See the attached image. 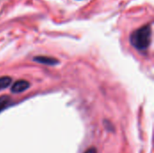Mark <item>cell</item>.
Segmentation results:
<instances>
[{
	"label": "cell",
	"mask_w": 154,
	"mask_h": 153,
	"mask_svg": "<svg viewBox=\"0 0 154 153\" xmlns=\"http://www.w3.org/2000/svg\"><path fill=\"white\" fill-rule=\"evenodd\" d=\"M131 44L138 50H145L152 41V28L150 24L135 30L130 36Z\"/></svg>",
	"instance_id": "cell-1"
},
{
	"label": "cell",
	"mask_w": 154,
	"mask_h": 153,
	"mask_svg": "<svg viewBox=\"0 0 154 153\" xmlns=\"http://www.w3.org/2000/svg\"><path fill=\"white\" fill-rule=\"evenodd\" d=\"M30 87V83L26 80H18L16 81L13 86H12V88H11V91L12 93H14V94H19V93H22L25 90H27Z\"/></svg>",
	"instance_id": "cell-2"
},
{
	"label": "cell",
	"mask_w": 154,
	"mask_h": 153,
	"mask_svg": "<svg viewBox=\"0 0 154 153\" xmlns=\"http://www.w3.org/2000/svg\"><path fill=\"white\" fill-rule=\"evenodd\" d=\"M33 60L42 64H45V65H49V66H54L56 64L59 63V60H57L54 58H50V57H44V56H38V57H34Z\"/></svg>",
	"instance_id": "cell-3"
},
{
	"label": "cell",
	"mask_w": 154,
	"mask_h": 153,
	"mask_svg": "<svg viewBox=\"0 0 154 153\" xmlns=\"http://www.w3.org/2000/svg\"><path fill=\"white\" fill-rule=\"evenodd\" d=\"M11 104V98L8 96H0V112L8 107Z\"/></svg>",
	"instance_id": "cell-4"
},
{
	"label": "cell",
	"mask_w": 154,
	"mask_h": 153,
	"mask_svg": "<svg viewBox=\"0 0 154 153\" xmlns=\"http://www.w3.org/2000/svg\"><path fill=\"white\" fill-rule=\"evenodd\" d=\"M12 81V78L10 77H1L0 78V90L6 88Z\"/></svg>",
	"instance_id": "cell-5"
},
{
	"label": "cell",
	"mask_w": 154,
	"mask_h": 153,
	"mask_svg": "<svg viewBox=\"0 0 154 153\" xmlns=\"http://www.w3.org/2000/svg\"><path fill=\"white\" fill-rule=\"evenodd\" d=\"M85 153H97V150L94 147H92V148H89L88 150H87Z\"/></svg>",
	"instance_id": "cell-6"
}]
</instances>
